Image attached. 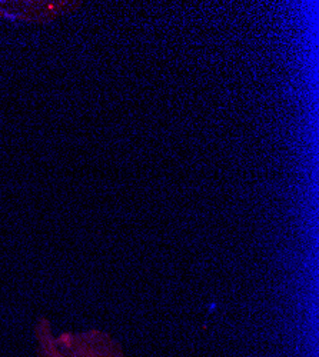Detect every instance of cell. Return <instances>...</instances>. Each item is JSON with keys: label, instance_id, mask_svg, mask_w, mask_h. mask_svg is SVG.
<instances>
[{"label": "cell", "instance_id": "6da1fadb", "mask_svg": "<svg viewBox=\"0 0 319 357\" xmlns=\"http://www.w3.org/2000/svg\"><path fill=\"white\" fill-rule=\"evenodd\" d=\"M39 357H128L121 343L102 331L65 332L54 336L49 321L36 327Z\"/></svg>", "mask_w": 319, "mask_h": 357}]
</instances>
